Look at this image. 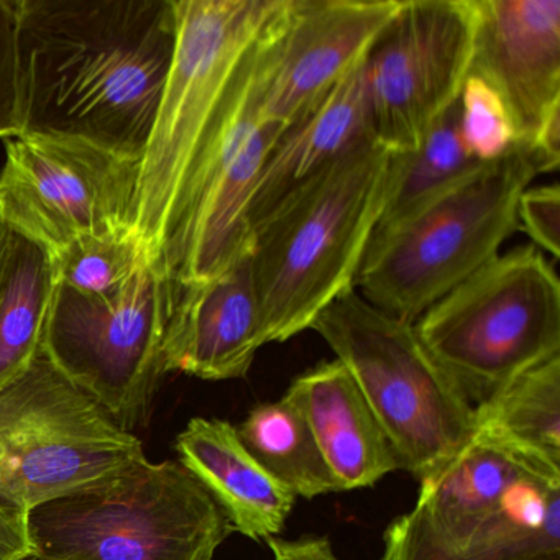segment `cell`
<instances>
[{
  "mask_svg": "<svg viewBox=\"0 0 560 560\" xmlns=\"http://www.w3.org/2000/svg\"><path fill=\"white\" fill-rule=\"evenodd\" d=\"M175 45L173 0H19L25 132L142 159Z\"/></svg>",
  "mask_w": 560,
  "mask_h": 560,
  "instance_id": "6da1fadb",
  "label": "cell"
},
{
  "mask_svg": "<svg viewBox=\"0 0 560 560\" xmlns=\"http://www.w3.org/2000/svg\"><path fill=\"white\" fill-rule=\"evenodd\" d=\"M392 150L375 137L284 196L252 232L250 264L265 343L311 329L355 291L385 205Z\"/></svg>",
  "mask_w": 560,
  "mask_h": 560,
  "instance_id": "7a4b0ae2",
  "label": "cell"
},
{
  "mask_svg": "<svg viewBox=\"0 0 560 560\" xmlns=\"http://www.w3.org/2000/svg\"><path fill=\"white\" fill-rule=\"evenodd\" d=\"M560 553V467L475 429L383 534L382 560H526Z\"/></svg>",
  "mask_w": 560,
  "mask_h": 560,
  "instance_id": "3957f363",
  "label": "cell"
},
{
  "mask_svg": "<svg viewBox=\"0 0 560 560\" xmlns=\"http://www.w3.org/2000/svg\"><path fill=\"white\" fill-rule=\"evenodd\" d=\"M283 0H173L176 45L140 162L133 232L159 265L186 182Z\"/></svg>",
  "mask_w": 560,
  "mask_h": 560,
  "instance_id": "277c9868",
  "label": "cell"
},
{
  "mask_svg": "<svg viewBox=\"0 0 560 560\" xmlns=\"http://www.w3.org/2000/svg\"><path fill=\"white\" fill-rule=\"evenodd\" d=\"M552 172L524 143L481 163L395 231L370 242L357 293L383 313L415 324L435 301L501 254L517 232L524 189Z\"/></svg>",
  "mask_w": 560,
  "mask_h": 560,
  "instance_id": "5b68a950",
  "label": "cell"
},
{
  "mask_svg": "<svg viewBox=\"0 0 560 560\" xmlns=\"http://www.w3.org/2000/svg\"><path fill=\"white\" fill-rule=\"evenodd\" d=\"M419 340L475 409L560 355V283L534 245L500 254L415 323Z\"/></svg>",
  "mask_w": 560,
  "mask_h": 560,
  "instance_id": "8992f818",
  "label": "cell"
},
{
  "mask_svg": "<svg viewBox=\"0 0 560 560\" xmlns=\"http://www.w3.org/2000/svg\"><path fill=\"white\" fill-rule=\"evenodd\" d=\"M34 552L57 560H212L234 533L179 460L130 465L28 511Z\"/></svg>",
  "mask_w": 560,
  "mask_h": 560,
  "instance_id": "52a82bcc",
  "label": "cell"
},
{
  "mask_svg": "<svg viewBox=\"0 0 560 560\" xmlns=\"http://www.w3.org/2000/svg\"><path fill=\"white\" fill-rule=\"evenodd\" d=\"M359 385L392 444L399 468L419 483L465 447L475 408L445 375L415 330L357 291L334 301L311 324Z\"/></svg>",
  "mask_w": 560,
  "mask_h": 560,
  "instance_id": "ba28073f",
  "label": "cell"
},
{
  "mask_svg": "<svg viewBox=\"0 0 560 560\" xmlns=\"http://www.w3.org/2000/svg\"><path fill=\"white\" fill-rule=\"evenodd\" d=\"M147 458L142 442L44 353L0 388V500L24 511Z\"/></svg>",
  "mask_w": 560,
  "mask_h": 560,
  "instance_id": "9c48e42d",
  "label": "cell"
},
{
  "mask_svg": "<svg viewBox=\"0 0 560 560\" xmlns=\"http://www.w3.org/2000/svg\"><path fill=\"white\" fill-rule=\"evenodd\" d=\"M175 298L176 288L152 261L113 296H83L58 283L42 353L132 432L166 375L163 339Z\"/></svg>",
  "mask_w": 560,
  "mask_h": 560,
  "instance_id": "30bf717a",
  "label": "cell"
},
{
  "mask_svg": "<svg viewBox=\"0 0 560 560\" xmlns=\"http://www.w3.org/2000/svg\"><path fill=\"white\" fill-rule=\"evenodd\" d=\"M140 162L60 133L5 140L0 222L54 260L74 242L133 229Z\"/></svg>",
  "mask_w": 560,
  "mask_h": 560,
  "instance_id": "8fae6325",
  "label": "cell"
},
{
  "mask_svg": "<svg viewBox=\"0 0 560 560\" xmlns=\"http://www.w3.org/2000/svg\"><path fill=\"white\" fill-rule=\"evenodd\" d=\"M265 74L238 78L179 198L160 267L176 291L250 254L248 208L258 173L284 129L260 117Z\"/></svg>",
  "mask_w": 560,
  "mask_h": 560,
  "instance_id": "7c38bea8",
  "label": "cell"
},
{
  "mask_svg": "<svg viewBox=\"0 0 560 560\" xmlns=\"http://www.w3.org/2000/svg\"><path fill=\"white\" fill-rule=\"evenodd\" d=\"M474 0H401L366 55L373 137L416 149L458 101L470 73Z\"/></svg>",
  "mask_w": 560,
  "mask_h": 560,
  "instance_id": "4fadbf2b",
  "label": "cell"
},
{
  "mask_svg": "<svg viewBox=\"0 0 560 560\" xmlns=\"http://www.w3.org/2000/svg\"><path fill=\"white\" fill-rule=\"evenodd\" d=\"M471 77L503 101L516 143L560 163V0H474Z\"/></svg>",
  "mask_w": 560,
  "mask_h": 560,
  "instance_id": "5bb4252c",
  "label": "cell"
},
{
  "mask_svg": "<svg viewBox=\"0 0 560 560\" xmlns=\"http://www.w3.org/2000/svg\"><path fill=\"white\" fill-rule=\"evenodd\" d=\"M401 0H293L260 104L265 124L290 129L365 60Z\"/></svg>",
  "mask_w": 560,
  "mask_h": 560,
  "instance_id": "9a60e30c",
  "label": "cell"
},
{
  "mask_svg": "<svg viewBox=\"0 0 560 560\" xmlns=\"http://www.w3.org/2000/svg\"><path fill=\"white\" fill-rule=\"evenodd\" d=\"M265 343L250 254L176 291L163 339L165 372L222 382L247 375Z\"/></svg>",
  "mask_w": 560,
  "mask_h": 560,
  "instance_id": "2e32d148",
  "label": "cell"
},
{
  "mask_svg": "<svg viewBox=\"0 0 560 560\" xmlns=\"http://www.w3.org/2000/svg\"><path fill=\"white\" fill-rule=\"evenodd\" d=\"M287 395L310 422L340 491L372 487L399 462L349 370L330 360L293 380Z\"/></svg>",
  "mask_w": 560,
  "mask_h": 560,
  "instance_id": "e0dca14e",
  "label": "cell"
},
{
  "mask_svg": "<svg viewBox=\"0 0 560 560\" xmlns=\"http://www.w3.org/2000/svg\"><path fill=\"white\" fill-rule=\"evenodd\" d=\"M176 452L224 511L234 533L267 540L283 530L296 497L248 452L235 425L191 419L176 439Z\"/></svg>",
  "mask_w": 560,
  "mask_h": 560,
  "instance_id": "ac0fdd59",
  "label": "cell"
},
{
  "mask_svg": "<svg viewBox=\"0 0 560 560\" xmlns=\"http://www.w3.org/2000/svg\"><path fill=\"white\" fill-rule=\"evenodd\" d=\"M372 137L365 58L268 153L248 208L250 234L284 196Z\"/></svg>",
  "mask_w": 560,
  "mask_h": 560,
  "instance_id": "d6986e66",
  "label": "cell"
},
{
  "mask_svg": "<svg viewBox=\"0 0 560 560\" xmlns=\"http://www.w3.org/2000/svg\"><path fill=\"white\" fill-rule=\"evenodd\" d=\"M57 284L50 254L9 229L0 261V388L40 355Z\"/></svg>",
  "mask_w": 560,
  "mask_h": 560,
  "instance_id": "ffe728a7",
  "label": "cell"
},
{
  "mask_svg": "<svg viewBox=\"0 0 560 560\" xmlns=\"http://www.w3.org/2000/svg\"><path fill=\"white\" fill-rule=\"evenodd\" d=\"M478 165L462 140L455 103L416 149L392 150L385 205L370 242L395 231Z\"/></svg>",
  "mask_w": 560,
  "mask_h": 560,
  "instance_id": "44dd1931",
  "label": "cell"
},
{
  "mask_svg": "<svg viewBox=\"0 0 560 560\" xmlns=\"http://www.w3.org/2000/svg\"><path fill=\"white\" fill-rule=\"evenodd\" d=\"M235 429L248 452L294 497L339 493L306 416L290 396L254 406Z\"/></svg>",
  "mask_w": 560,
  "mask_h": 560,
  "instance_id": "7402d4cb",
  "label": "cell"
},
{
  "mask_svg": "<svg viewBox=\"0 0 560 560\" xmlns=\"http://www.w3.org/2000/svg\"><path fill=\"white\" fill-rule=\"evenodd\" d=\"M475 415L478 428L560 467V355L514 380Z\"/></svg>",
  "mask_w": 560,
  "mask_h": 560,
  "instance_id": "603a6c76",
  "label": "cell"
},
{
  "mask_svg": "<svg viewBox=\"0 0 560 560\" xmlns=\"http://www.w3.org/2000/svg\"><path fill=\"white\" fill-rule=\"evenodd\" d=\"M58 283L83 296L107 298L129 283L147 258L133 229L74 242L55 258Z\"/></svg>",
  "mask_w": 560,
  "mask_h": 560,
  "instance_id": "cb8c5ba5",
  "label": "cell"
},
{
  "mask_svg": "<svg viewBox=\"0 0 560 560\" xmlns=\"http://www.w3.org/2000/svg\"><path fill=\"white\" fill-rule=\"evenodd\" d=\"M457 104L462 140L477 162H493L516 143L503 101L480 78L468 74Z\"/></svg>",
  "mask_w": 560,
  "mask_h": 560,
  "instance_id": "d4e9b609",
  "label": "cell"
},
{
  "mask_svg": "<svg viewBox=\"0 0 560 560\" xmlns=\"http://www.w3.org/2000/svg\"><path fill=\"white\" fill-rule=\"evenodd\" d=\"M19 57V0H0V140L25 133Z\"/></svg>",
  "mask_w": 560,
  "mask_h": 560,
  "instance_id": "484cf974",
  "label": "cell"
},
{
  "mask_svg": "<svg viewBox=\"0 0 560 560\" xmlns=\"http://www.w3.org/2000/svg\"><path fill=\"white\" fill-rule=\"evenodd\" d=\"M517 231L524 232L537 250L560 257L559 185L529 186L517 202Z\"/></svg>",
  "mask_w": 560,
  "mask_h": 560,
  "instance_id": "4316f807",
  "label": "cell"
},
{
  "mask_svg": "<svg viewBox=\"0 0 560 560\" xmlns=\"http://www.w3.org/2000/svg\"><path fill=\"white\" fill-rule=\"evenodd\" d=\"M34 553L28 511L0 500V560H21Z\"/></svg>",
  "mask_w": 560,
  "mask_h": 560,
  "instance_id": "83f0119b",
  "label": "cell"
},
{
  "mask_svg": "<svg viewBox=\"0 0 560 560\" xmlns=\"http://www.w3.org/2000/svg\"><path fill=\"white\" fill-rule=\"evenodd\" d=\"M273 560H342L334 552L326 536H303L300 539L270 537L265 540Z\"/></svg>",
  "mask_w": 560,
  "mask_h": 560,
  "instance_id": "f1b7e54d",
  "label": "cell"
},
{
  "mask_svg": "<svg viewBox=\"0 0 560 560\" xmlns=\"http://www.w3.org/2000/svg\"><path fill=\"white\" fill-rule=\"evenodd\" d=\"M9 228L0 222V261H2V255H4L5 244H8Z\"/></svg>",
  "mask_w": 560,
  "mask_h": 560,
  "instance_id": "f546056e",
  "label": "cell"
},
{
  "mask_svg": "<svg viewBox=\"0 0 560 560\" xmlns=\"http://www.w3.org/2000/svg\"><path fill=\"white\" fill-rule=\"evenodd\" d=\"M21 560H57V559H51V557H45V556H40V553H28V556H25V557H22Z\"/></svg>",
  "mask_w": 560,
  "mask_h": 560,
  "instance_id": "4dcf8cb0",
  "label": "cell"
},
{
  "mask_svg": "<svg viewBox=\"0 0 560 560\" xmlns=\"http://www.w3.org/2000/svg\"><path fill=\"white\" fill-rule=\"evenodd\" d=\"M526 560H560V553H559V556L533 557V559H526Z\"/></svg>",
  "mask_w": 560,
  "mask_h": 560,
  "instance_id": "1f68e13d",
  "label": "cell"
}]
</instances>
